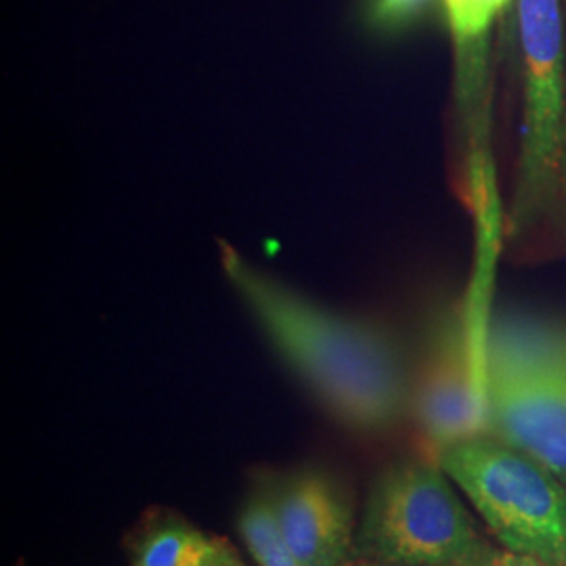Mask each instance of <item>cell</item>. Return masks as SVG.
I'll return each instance as SVG.
<instances>
[{
	"label": "cell",
	"mask_w": 566,
	"mask_h": 566,
	"mask_svg": "<svg viewBox=\"0 0 566 566\" xmlns=\"http://www.w3.org/2000/svg\"><path fill=\"white\" fill-rule=\"evenodd\" d=\"M353 566H395V565H380V563H369V560H359L357 565Z\"/></svg>",
	"instance_id": "cell-14"
},
{
	"label": "cell",
	"mask_w": 566,
	"mask_h": 566,
	"mask_svg": "<svg viewBox=\"0 0 566 566\" xmlns=\"http://www.w3.org/2000/svg\"><path fill=\"white\" fill-rule=\"evenodd\" d=\"M465 566H566L560 563H549L537 556L510 552L506 547H497L486 539L481 549L472 556Z\"/></svg>",
	"instance_id": "cell-12"
},
{
	"label": "cell",
	"mask_w": 566,
	"mask_h": 566,
	"mask_svg": "<svg viewBox=\"0 0 566 566\" xmlns=\"http://www.w3.org/2000/svg\"><path fill=\"white\" fill-rule=\"evenodd\" d=\"M510 552L566 565V485L525 451L481 434L434 458Z\"/></svg>",
	"instance_id": "cell-4"
},
{
	"label": "cell",
	"mask_w": 566,
	"mask_h": 566,
	"mask_svg": "<svg viewBox=\"0 0 566 566\" xmlns=\"http://www.w3.org/2000/svg\"><path fill=\"white\" fill-rule=\"evenodd\" d=\"M491 434L566 485V367L485 369Z\"/></svg>",
	"instance_id": "cell-7"
},
{
	"label": "cell",
	"mask_w": 566,
	"mask_h": 566,
	"mask_svg": "<svg viewBox=\"0 0 566 566\" xmlns=\"http://www.w3.org/2000/svg\"><path fill=\"white\" fill-rule=\"evenodd\" d=\"M206 566H245L243 565L242 558H240V554H238V549L231 546L229 542H224L223 547L214 554V558L208 563Z\"/></svg>",
	"instance_id": "cell-13"
},
{
	"label": "cell",
	"mask_w": 566,
	"mask_h": 566,
	"mask_svg": "<svg viewBox=\"0 0 566 566\" xmlns=\"http://www.w3.org/2000/svg\"><path fill=\"white\" fill-rule=\"evenodd\" d=\"M523 126L506 243L514 261L566 256V61L560 0H518Z\"/></svg>",
	"instance_id": "cell-2"
},
{
	"label": "cell",
	"mask_w": 566,
	"mask_h": 566,
	"mask_svg": "<svg viewBox=\"0 0 566 566\" xmlns=\"http://www.w3.org/2000/svg\"><path fill=\"white\" fill-rule=\"evenodd\" d=\"M476 364L464 308L447 306L428 327L424 355L411 386V409L432 460L446 447L491 434L485 374Z\"/></svg>",
	"instance_id": "cell-5"
},
{
	"label": "cell",
	"mask_w": 566,
	"mask_h": 566,
	"mask_svg": "<svg viewBox=\"0 0 566 566\" xmlns=\"http://www.w3.org/2000/svg\"><path fill=\"white\" fill-rule=\"evenodd\" d=\"M434 0H367L365 18L385 32H397L420 20Z\"/></svg>",
	"instance_id": "cell-11"
},
{
	"label": "cell",
	"mask_w": 566,
	"mask_h": 566,
	"mask_svg": "<svg viewBox=\"0 0 566 566\" xmlns=\"http://www.w3.org/2000/svg\"><path fill=\"white\" fill-rule=\"evenodd\" d=\"M432 458L385 468L357 525V558L395 566H465L485 535Z\"/></svg>",
	"instance_id": "cell-3"
},
{
	"label": "cell",
	"mask_w": 566,
	"mask_h": 566,
	"mask_svg": "<svg viewBox=\"0 0 566 566\" xmlns=\"http://www.w3.org/2000/svg\"><path fill=\"white\" fill-rule=\"evenodd\" d=\"M269 504L301 566H353L357 526L343 483L304 465L263 479Z\"/></svg>",
	"instance_id": "cell-6"
},
{
	"label": "cell",
	"mask_w": 566,
	"mask_h": 566,
	"mask_svg": "<svg viewBox=\"0 0 566 566\" xmlns=\"http://www.w3.org/2000/svg\"><path fill=\"white\" fill-rule=\"evenodd\" d=\"M224 542L179 514L158 512L145 518L137 533L130 547V566H206Z\"/></svg>",
	"instance_id": "cell-8"
},
{
	"label": "cell",
	"mask_w": 566,
	"mask_h": 566,
	"mask_svg": "<svg viewBox=\"0 0 566 566\" xmlns=\"http://www.w3.org/2000/svg\"><path fill=\"white\" fill-rule=\"evenodd\" d=\"M512 0H446L447 20L464 60H481L486 32Z\"/></svg>",
	"instance_id": "cell-10"
},
{
	"label": "cell",
	"mask_w": 566,
	"mask_h": 566,
	"mask_svg": "<svg viewBox=\"0 0 566 566\" xmlns=\"http://www.w3.org/2000/svg\"><path fill=\"white\" fill-rule=\"evenodd\" d=\"M227 275L266 340L340 424L380 434L411 407L403 353L382 325L304 298L224 250Z\"/></svg>",
	"instance_id": "cell-1"
},
{
	"label": "cell",
	"mask_w": 566,
	"mask_h": 566,
	"mask_svg": "<svg viewBox=\"0 0 566 566\" xmlns=\"http://www.w3.org/2000/svg\"><path fill=\"white\" fill-rule=\"evenodd\" d=\"M238 528L256 566H301L283 537L263 485L248 495L238 516Z\"/></svg>",
	"instance_id": "cell-9"
}]
</instances>
